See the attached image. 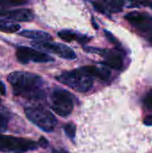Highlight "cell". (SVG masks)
<instances>
[{
    "label": "cell",
    "mask_w": 152,
    "mask_h": 153,
    "mask_svg": "<svg viewBox=\"0 0 152 153\" xmlns=\"http://www.w3.org/2000/svg\"><path fill=\"white\" fill-rule=\"evenodd\" d=\"M7 81L15 96L27 100H42L46 97L43 79L33 73L15 71L10 74Z\"/></svg>",
    "instance_id": "6da1fadb"
},
{
    "label": "cell",
    "mask_w": 152,
    "mask_h": 153,
    "mask_svg": "<svg viewBox=\"0 0 152 153\" xmlns=\"http://www.w3.org/2000/svg\"><path fill=\"white\" fill-rule=\"evenodd\" d=\"M56 78L62 84H65L79 92H87L91 89L93 84L92 77L82 68L64 72Z\"/></svg>",
    "instance_id": "7a4b0ae2"
},
{
    "label": "cell",
    "mask_w": 152,
    "mask_h": 153,
    "mask_svg": "<svg viewBox=\"0 0 152 153\" xmlns=\"http://www.w3.org/2000/svg\"><path fill=\"white\" fill-rule=\"evenodd\" d=\"M26 117L44 132H52L56 126L57 121L55 116L41 106L29 107L24 109Z\"/></svg>",
    "instance_id": "3957f363"
},
{
    "label": "cell",
    "mask_w": 152,
    "mask_h": 153,
    "mask_svg": "<svg viewBox=\"0 0 152 153\" xmlns=\"http://www.w3.org/2000/svg\"><path fill=\"white\" fill-rule=\"evenodd\" d=\"M49 105L55 113L60 117L69 116L74 107V98L67 91L60 88L53 90L49 95Z\"/></svg>",
    "instance_id": "277c9868"
},
{
    "label": "cell",
    "mask_w": 152,
    "mask_h": 153,
    "mask_svg": "<svg viewBox=\"0 0 152 153\" xmlns=\"http://www.w3.org/2000/svg\"><path fill=\"white\" fill-rule=\"evenodd\" d=\"M39 146V143L29 139L0 134V152L22 153L36 150Z\"/></svg>",
    "instance_id": "5b68a950"
},
{
    "label": "cell",
    "mask_w": 152,
    "mask_h": 153,
    "mask_svg": "<svg viewBox=\"0 0 152 153\" xmlns=\"http://www.w3.org/2000/svg\"><path fill=\"white\" fill-rule=\"evenodd\" d=\"M125 20L135 28L152 45V16L147 13L132 12L125 16Z\"/></svg>",
    "instance_id": "8992f818"
},
{
    "label": "cell",
    "mask_w": 152,
    "mask_h": 153,
    "mask_svg": "<svg viewBox=\"0 0 152 153\" xmlns=\"http://www.w3.org/2000/svg\"><path fill=\"white\" fill-rule=\"evenodd\" d=\"M16 57L17 60L22 64H29L30 62L48 63L54 61V58L49 55L25 46H20L17 48Z\"/></svg>",
    "instance_id": "52a82bcc"
},
{
    "label": "cell",
    "mask_w": 152,
    "mask_h": 153,
    "mask_svg": "<svg viewBox=\"0 0 152 153\" xmlns=\"http://www.w3.org/2000/svg\"><path fill=\"white\" fill-rule=\"evenodd\" d=\"M84 49L87 52L96 53L105 57V61L102 62L104 66H108L115 70H121L123 68V56L119 52L120 50H110V49H100L97 48L86 47Z\"/></svg>",
    "instance_id": "ba28073f"
},
{
    "label": "cell",
    "mask_w": 152,
    "mask_h": 153,
    "mask_svg": "<svg viewBox=\"0 0 152 153\" xmlns=\"http://www.w3.org/2000/svg\"><path fill=\"white\" fill-rule=\"evenodd\" d=\"M33 47L37 48L38 49L40 50H45L50 53H53L62 58L65 59H75L76 58V54L74 51L69 48L66 45L61 44V43H56V42H32L31 43Z\"/></svg>",
    "instance_id": "9c48e42d"
},
{
    "label": "cell",
    "mask_w": 152,
    "mask_h": 153,
    "mask_svg": "<svg viewBox=\"0 0 152 153\" xmlns=\"http://www.w3.org/2000/svg\"><path fill=\"white\" fill-rule=\"evenodd\" d=\"M0 16L16 22H30L34 19L32 11L27 8L15 10H5L0 8Z\"/></svg>",
    "instance_id": "30bf717a"
},
{
    "label": "cell",
    "mask_w": 152,
    "mask_h": 153,
    "mask_svg": "<svg viewBox=\"0 0 152 153\" xmlns=\"http://www.w3.org/2000/svg\"><path fill=\"white\" fill-rule=\"evenodd\" d=\"M125 2L111 0V1H102V2H92L94 8L103 13H119L123 9Z\"/></svg>",
    "instance_id": "8fae6325"
},
{
    "label": "cell",
    "mask_w": 152,
    "mask_h": 153,
    "mask_svg": "<svg viewBox=\"0 0 152 153\" xmlns=\"http://www.w3.org/2000/svg\"><path fill=\"white\" fill-rule=\"evenodd\" d=\"M84 72L89 74L91 77H97L102 81H108L110 79L111 73L109 69H108L105 66L102 67H98V66H92V65H88L84 66L82 68Z\"/></svg>",
    "instance_id": "7c38bea8"
},
{
    "label": "cell",
    "mask_w": 152,
    "mask_h": 153,
    "mask_svg": "<svg viewBox=\"0 0 152 153\" xmlns=\"http://www.w3.org/2000/svg\"><path fill=\"white\" fill-rule=\"evenodd\" d=\"M19 35L28 39L37 40V42H48L52 39L50 34L42 31V30H24L19 32Z\"/></svg>",
    "instance_id": "4fadbf2b"
},
{
    "label": "cell",
    "mask_w": 152,
    "mask_h": 153,
    "mask_svg": "<svg viewBox=\"0 0 152 153\" xmlns=\"http://www.w3.org/2000/svg\"><path fill=\"white\" fill-rule=\"evenodd\" d=\"M59 38L62 39L70 42V41H77L79 43H86L91 39V38L88 37L87 35H82L80 33H77L73 30H61L57 33Z\"/></svg>",
    "instance_id": "5bb4252c"
},
{
    "label": "cell",
    "mask_w": 152,
    "mask_h": 153,
    "mask_svg": "<svg viewBox=\"0 0 152 153\" xmlns=\"http://www.w3.org/2000/svg\"><path fill=\"white\" fill-rule=\"evenodd\" d=\"M21 26L19 23L14 22H9L6 20L0 19V31L5 33H14L20 30Z\"/></svg>",
    "instance_id": "9a60e30c"
},
{
    "label": "cell",
    "mask_w": 152,
    "mask_h": 153,
    "mask_svg": "<svg viewBox=\"0 0 152 153\" xmlns=\"http://www.w3.org/2000/svg\"><path fill=\"white\" fill-rule=\"evenodd\" d=\"M65 134L73 141L75 138V126L73 124H67L64 126Z\"/></svg>",
    "instance_id": "2e32d148"
},
{
    "label": "cell",
    "mask_w": 152,
    "mask_h": 153,
    "mask_svg": "<svg viewBox=\"0 0 152 153\" xmlns=\"http://www.w3.org/2000/svg\"><path fill=\"white\" fill-rule=\"evenodd\" d=\"M8 126V117L0 113V132H4L7 129Z\"/></svg>",
    "instance_id": "e0dca14e"
},
{
    "label": "cell",
    "mask_w": 152,
    "mask_h": 153,
    "mask_svg": "<svg viewBox=\"0 0 152 153\" xmlns=\"http://www.w3.org/2000/svg\"><path fill=\"white\" fill-rule=\"evenodd\" d=\"M143 102L145 104V106L150 108V109H152V90H151L147 95L144 97V100H143Z\"/></svg>",
    "instance_id": "ac0fdd59"
},
{
    "label": "cell",
    "mask_w": 152,
    "mask_h": 153,
    "mask_svg": "<svg viewBox=\"0 0 152 153\" xmlns=\"http://www.w3.org/2000/svg\"><path fill=\"white\" fill-rule=\"evenodd\" d=\"M105 34H106V36H107V38H108V39L109 40V41H111V42H113V44H115L116 47H118V48H121V45H120V43L116 40V39L109 32V31H108V30H105Z\"/></svg>",
    "instance_id": "d6986e66"
},
{
    "label": "cell",
    "mask_w": 152,
    "mask_h": 153,
    "mask_svg": "<svg viewBox=\"0 0 152 153\" xmlns=\"http://www.w3.org/2000/svg\"><path fill=\"white\" fill-rule=\"evenodd\" d=\"M143 123H144V125H146V126H152V116L151 115H150V116H147V117L144 118V120H143Z\"/></svg>",
    "instance_id": "ffe728a7"
},
{
    "label": "cell",
    "mask_w": 152,
    "mask_h": 153,
    "mask_svg": "<svg viewBox=\"0 0 152 153\" xmlns=\"http://www.w3.org/2000/svg\"><path fill=\"white\" fill-rule=\"evenodd\" d=\"M39 145L41 146V147H47V141L45 138L41 137L39 139Z\"/></svg>",
    "instance_id": "44dd1931"
},
{
    "label": "cell",
    "mask_w": 152,
    "mask_h": 153,
    "mask_svg": "<svg viewBox=\"0 0 152 153\" xmlns=\"http://www.w3.org/2000/svg\"><path fill=\"white\" fill-rule=\"evenodd\" d=\"M6 93V89L4 84L0 81V95H5Z\"/></svg>",
    "instance_id": "7402d4cb"
},
{
    "label": "cell",
    "mask_w": 152,
    "mask_h": 153,
    "mask_svg": "<svg viewBox=\"0 0 152 153\" xmlns=\"http://www.w3.org/2000/svg\"><path fill=\"white\" fill-rule=\"evenodd\" d=\"M52 153H68V152H66L63 149H56L52 152Z\"/></svg>",
    "instance_id": "603a6c76"
},
{
    "label": "cell",
    "mask_w": 152,
    "mask_h": 153,
    "mask_svg": "<svg viewBox=\"0 0 152 153\" xmlns=\"http://www.w3.org/2000/svg\"><path fill=\"white\" fill-rule=\"evenodd\" d=\"M0 101H1V100H0Z\"/></svg>",
    "instance_id": "cb8c5ba5"
}]
</instances>
